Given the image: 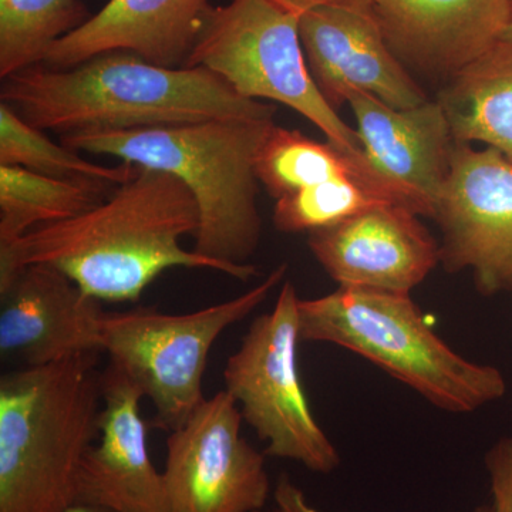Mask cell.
Listing matches in <instances>:
<instances>
[{
	"label": "cell",
	"mask_w": 512,
	"mask_h": 512,
	"mask_svg": "<svg viewBox=\"0 0 512 512\" xmlns=\"http://www.w3.org/2000/svg\"><path fill=\"white\" fill-rule=\"evenodd\" d=\"M197 229V202L183 181L140 167L90 210L0 249V282L25 266L49 265L100 302H134L171 268L210 269L239 281L258 275L255 265L231 266L187 251L181 239Z\"/></svg>",
	"instance_id": "cell-1"
},
{
	"label": "cell",
	"mask_w": 512,
	"mask_h": 512,
	"mask_svg": "<svg viewBox=\"0 0 512 512\" xmlns=\"http://www.w3.org/2000/svg\"><path fill=\"white\" fill-rule=\"evenodd\" d=\"M0 101L39 130H138L274 116L204 67H164L130 52L103 53L67 69L36 64L2 80Z\"/></svg>",
	"instance_id": "cell-2"
},
{
	"label": "cell",
	"mask_w": 512,
	"mask_h": 512,
	"mask_svg": "<svg viewBox=\"0 0 512 512\" xmlns=\"http://www.w3.org/2000/svg\"><path fill=\"white\" fill-rule=\"evenodd\" d=\"M274 116L242 117L63 134L74 151L120 158L183 181L198 207L194 251L231 266L249 265L261 241L255 160Z\"/></svg>",
	"instance_id": "cell-3"
},
{
	"label": "cell",
	"mask_w": 512,
	"mask_h": 512,
	"mask_svg": "<svg viewBox=\"0 0 512 512\" xmlns=\"http://www.w3.org/2000/svg\"><path fill=\"white\" fill-rule=\"evenodd\" d=\"M99 355L20 367L0 379V512H67L100 437Z\"/></svg>",
	"instance_id": "cell-4"
},
{
	"label": "cell",
	"mask_w": 512,
	"mask_h": 512,
	"mask_svg": "<svg viewBox=\"0 0 512 512\" xmlns=\"http://www.w3.org/2000/svg\"><path fill=\"white\" fill-rule=\"evenodd\" d=\"M299 336L365 357L444 412H477L507 393L497 367L458 355L403 293L339 286L301 299Z\"/></svg>",
	"instance_id": "cell-5"
},
{
	"label": "cell",
	"mask_w": 512,
	"mask_h": 512,
	"mask_svg": "<svg viewBox=\"0 0 512 512\" xmlns=\"http://www.w3.org/2000/svg\"><path fill=\"white\" fill-rule=\"evenodd\" d=\"M302 16L284 0H231L212 8L184 66L210 70L247 99L285 104L333 146L362 154L357 131L340 119L309 72Z\"/></svg>",
	"instance_id": "cell-6"
},
{
	"label": "cell",
	"mask_w": 512,
	"mask_h": 512,
	"mask_svg": "<svg viewBox=\"0 0 512 512\" xmlns=\"http://www.w3.org/2000/svg\"><path fill=\"white\" fill-rule=\"evenodd\" d=\"M286 264L237 298L171 315L154 308L106 312L101 348L156 407V424L178 429L205 400V367L222 333L262 305L284 281Z\"/></svg>",
	"instance_id": "cell-7"
},
{
	"label": "cell",
	"mask_w": 512,
	"mask_h": 512,
	"mask_svg": "<svg viewBox=\"0 0 512 512\" xmlns=\"http://www.w3.org/2000/svg\"><path fill=\"white\" fill-rule=\"evenodd\" d=\"M298 293L284 282L271 312L258 316L224 370L225 390L268 456L319 474L338 470V448L309 406L298 367Z\"/></svg>",
	"instance_id": "cell-8"
},
{
	"label": "cell",
	"mask_w": 512,
	"mask_h": 512,
	"mask_svg": "<svg viewBox=\"0 0 512 512\" xmlns=\"http://www.w3.org/2000/svg\"><path fill=\"white\" fill-rule=\"evenodd\" d=\"M227 390L205 399L170 431L163 471L171 512H256L274 493L265 457L242 437Z\"/></svg>",
	"instance_id": "cell-9"
},
{
	"label": "cell",
	"mask_w": 512,
	"mask_h": 512,
	"mask_svg": "<svg viewBox=\"0 0 512 512\" xmlns=\"http://www.w3.org/2000/svg\"><path fill=\"white\" fill-rule=\"evenodd\" d=\"M433 220L448 272L470 271L484 296L512 293V161L495 148L454 143Z\"/></svg>",
	"instance_id": "cell-10"
},
{
	"label": "cell",
	"mask_w": 512,
	"mask_h": 512,
	"mask_svg": "<svg viewBox=\"0 0 512 512\" xmlns=\"http://www.w3.org/2000/svg\"><path fill=\"white\" fill-rule=\"evenodd\" d=\"M104 315L99 299L59 269L25 266L0 282V356L40 367L100 355Z\"/></svg>",
	"instance_id": "cell-11"
},
{
	"label": "cell",
	"mask_w": 512,
	"mask_h": 512,
	"mask_svg": "<svg viewBox=\"0 0 512 512\" xmlns=\"http://www.w3.org/2000/svg\"><path fill=\"white\" fill-rule=\"evenodd\" d=\"M309 248L339 286L410 295L440 262V244L403 205L383 204L309 232Z\"/></svg>",
	"instance_id": "cell-12"
},
{
	"label": "cell",
	"mask_w": 512,
	"mask_h": 512,
	"mask_svg": "<svg viewBox=\"0 0 512 512\" xmlns=\"http://www.w3.org/2000/svg\"><path fill=\"white\" fill-rule=\"evenodd\" d=\"M299 33L309 72L333 109L355 90L373 94L394 109L427 101L387 46L372 10L318 6L303 13Z\"/></svg>",
	"instance_id": "cell-13"
},
{
	"label": "cell",
	"mask_w": 512,
	"mask_h": 512,
	"mask_svg": "<svg viewBox=\"0 0 512 512\" xmlns=\"http://www.w3.org/2000/svg\"><path fill=\"white\" fill-rule=\"evenodd\" d=\"M99 444L84 457L77 503L104 512H171L163 473L148 453L144 394L114 365L101 372Z\"/></svg>",
	"instance_id": "cell-14"
},
{
	"label": "cell",
	"mask_w": 512,
	"mask_h": 512,
	"mask_svg": "<svg viewBox=\"0 0 512 512\" xmlns=\"http://www.w3.org/2000/svg\"><path fill=\"white\" fill-rule=\"evenodd\" d=\"M372 13L407 70L450 79L510 23V0H373Z\"/></svg>",
	"instance_id": "cell-15"
},
{
	"label": "cell",
	"mask_w": 512,
	"mask_h": 512,
	"mask_svg": "<svg viewBox=\"0 0 512 512\" xmlns=\"http://www.w3.org/2000/svg\"><path fill=\"white\" fill-rule=\"evenodd\" d=\"M210 0H109L80 28L57 40L42 64L67 69L110 52H130L181 67L200 39Z\"/></svg>",
	"instance_id": "cell-16"
},
{
	"label": "cell",
	"mask_w": 512,
	"mask_h": 512,
	"mask_svg": "<svg viewBox=\"0 0 512 512\" xmlns=\"http://www.w3.org/2000/svg\"><path fill=\"white\" fill-rule=\"evenodd\" d=\"M357 136L363 153L377 170L421 202L433 218L448 171L454 141L439 101L412 109H394L373 94L350 92Z\"/></svg>",
	"instance_id": "cell-17"
},
{
	"label": "cell",
	"mask_w": 512,
	"mask_h": 512,
	"mask_svg": "<svg viewBox=\"0 0 512 512\" xmlns=\"http://www.w3.org/2000/svg\"><path fill=\"white\" fill-rule=\"evenodd\" d=\"M437 101L456 143L478 141L512 161V40H498L453 74Z\"/></svg>",
	"instance_id": "cell-18"
},
{
	"label": "cell",
	"mask_w": 512,
	"mask_h": 512,
	"mask_svg": "<svg viewBox=\"0 0 512 512\" xmlns=\"http://www.w3.org/2000/svg\"><path fill=\"white\" fill-rule=\"evenodd\" d=\"M255 174L275 200L311 185L349 175L402 188L380 173L365 153H348L329 141L319 143L299 131L286 130L276 124L256 154Z\"/></svg>",
	"instance_id": "cell-19"
},
{
	"label": "cell",
	"mask_w": 512,
	"mask_h": 512,
	"mask_svg": "<svg viewBox=\"0 0 512 512\" xmlns=\"http://www.w3.org/2000/svg\"><path fill=\"white\" fill-rule=\"evenodd\" d=\"M116 185L60 180L18 165H0V249L29 231L77 217Z\"/></svg>",
	"instance_id": "cell-20"
},
{
	"label": "cell",
	"mask_w": 512,
	"mask_h": 512,
	"mask_svg": "<svg viewBox=\"0 0 512 512\" xmlns=\"http://www.w3.org/2000/svg\"><path fill=\"white\" fill-rule=\"evenodd\" d=\"M383 204L403 205L419 217H426L420 202L402 188L349 175L278 198L274 222L282 232H313Z\"/></svg>",
	"instance_id": "cell-21"
},
{
	"label": "cell",
	"mask_w": 512,
	"mask_h": 512,
	"mask_svg": "<svg viewBox=\"0 0 512 512\" xmlns=\"http://www.w3.org/2000/svg\"><path fill=\"white\" fill-rule=\"evenodd\" d=\"M90 18L80 0H0V79L43 63L50 46Z\"/></svg>",
	"instance_id": "cell-22"
},
{
	"label": "cell",
	"mask_w": 512,
	"mask_h": 512,
	"mask_svg": "<svg viewBox=\"0 0 512 512\" xmlns=\"http://www.w3.org/2000/svg\"><path fill=\"white\" fill-rule=\"evenodd\" d=\"M0 165H18L47 177L120 185L140 170L137 165L121 163L107 167L86 160L79 151L56 144L16 113L9 104L0 103Z\"/></svg>",
	"instance_id": "cell-23"
},
{
	"label": "cell",
	"mask_w": 512,
	"mask_h": 512,
	"mask_svg": "<svg viewBox=\"0 0 512 512\" xmlns=\"http://www.w3.org/2000/svg\"><path fill=\"white\" fill-rule=\"evenodd\" d=\"M484 464L493 497L491 511L512 512V434L498 440L487 451Z\"/></svg>",
	"instance_id": "cell-24"
},
{
	"label": "cell",
	"mask_w": 512,
	"mask_h": 512,
	"mask_svg": "<svg viewBox=\"0 0 512 512\" xmlns=\"http://www.w3.org/2000/svg\"><path fill=\"white\" fill-rule=\"evenodd\" d=\"M272 500H274V507L269 511L261 512H320L309 503L305 493L293 483L288 474H282L276 481Z\"/></svg>",
	"instance_id": "cell-25"
},
{
	"label": "cell",
	"mask_w": 512,
	"mask_h": 512,
	"mask_svg": "<svg viewBox=\"0 0 512 512\" xmlns=\"http://www.w3.org/2000/svg\"><path fill=\"white\" fill-rule=\"evenodd\" d=\"M292 8L305 13L318 6H333V8H348L355 10H372L373 0H284Z\"/></svg>",
	"instance_id": "cell-26"
},
{
	"label": "cell",
	"mask_w": 512,
	"mask_h": 512,
	"mask_svg": "<svg viewBox=\"0 0 512 512\" xmlns=\"http://www.w3.org/2000/svg\"><path fill=\"white\" fill-rule=\"evenodd\" d=\"M67 512H104L100 510H96V508L86 507V505H74L73 508H70Z\"/></svg>",
	"instance_id": "cell-27"
},
{
	"label": "cell",
	"mask_w": 512,
	"mask_h": 512,
	"mask_svg": "<svg viewBox=\"0 0 512 512\" xmlns=\"http://www.w3.org/2000/svg\"><path fill=\"white\" fill-rule=\"evenodd\" d=\"M510 8H511L510 23H508V28H507V30H505L503 39L512 40V0H510Z\"/></svg>",
	"instance_id": "cell-28"
},
{
	"label": "cell",
	"mask_w": 512,
	"mask_h": 512,
	"mask_svg": "<svg viewBox=\"0 0 512 512\" xmlns=\"http://www.w3.org/2000/svg\"><path fill=\"white\" fill-rule=\"evenodd\" d=\"M473 512H493L491 511L490 505H480V507H477L476 510Z\"/></svg>",
	"instance_id": "cell-29"
},
{
	"label": "cell",
	"mask_w": 512,
	"mask_h": 512,
	"mask_svg": "<svg viewBox=\"0 0 512 512\" xmlns=\"http://www.w3.org/2000/svg\"><path fill=\"white\" fill-rule=\"evenodd\" d=\"M256 512H261V511H256Z\"/></svg>",
	"instance_id": "cell-30"
}]
</instances>
